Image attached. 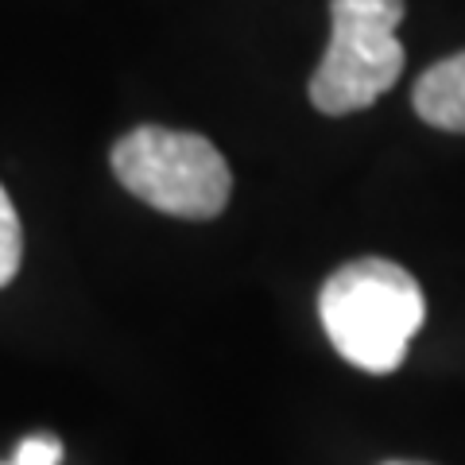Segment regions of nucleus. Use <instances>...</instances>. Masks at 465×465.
<instances>
[{
	"instance_id": "6",
	"label": "nucleus",
	"mask_w": 465,
	"mask_h": 465,
	"mask_svg": "<svg viewBox=\"0 0 465 465\" xmlns=\"http://www.w3.org/2000/svg\"><path fill=\"white\" fill-rule=\"evenodd\" d=\"M63 461V442L51 434H32L16 450V465H58Z\"/></svg>"
},
{
	"instance_id": "7",
	"label": "nucleus",
	"mask_w": 465,
	"mask_h": 465,
	"mask_svg": "<svg viewBox=\"0 0 465 465\" xmlns=\"http://www.w3.org/2000/svg\"><path fill=\"white\" fill-rule=\"evenodd\" d=\"M384 465H427V461H403L400 458V461H384Z\"/></svg>"
},
{
	"instance_id": "8",
	"label": "nucleus",
	"mask_w": 465,
	"mask_h": 465,
	"mask_svg": "<svg viewBox=\"0 0 465 465\" xmlns=\"http://www.w3.org/2000/svg\"><path fill=\"white\" fill-rule=\"evenodd\" d=\"M12 465H16V461H12Z\"/></svg>"
},
{
	"instance_id": "1",
	"label": "nucleus",
	"mask_w": 465,
	"mask_h": 465,
	"mask_svg": "<svg viewBox=\"0 0 465 465\" xmlns=\"http://www.w3.org/2000/svg\"><path fill=\"white\" fill-rule=\"evenodd\" d=\"M318 318L330 345L361 372L388 376L403 365L407 345L427 318L423 287L403 264L361 256L322 283Z\"/></svg>"
},
{
	"instance_id": "4",
	"label": "nucleus",
	"mask_w": 465,
	"mask_h": 465,
	"mask_svg": "<svg viewBox=\"0 0 465 465\" xmlns=\"http://www.w3.org/2000/svg\"><path fill=\"white\" fill-rule=\"evenodd\" d=\"M411 105L423 124L442 133H465V51L423 70L411 90Z\"/></svg>"
},
{
	"instance_id": "2",
	"label": "nucleus",
	"mask_w": 465,
	"mask_h": 465,
	"mask_svg": "<svg viewBox=\"0 0 465 465\" xmlns=\"http://www.w3.org/2000/svg\"><path fill=\"white\" fill-rule=\"evenodd\" d=\"M113 174L128 194L186 222H210L229 206L232 174L225 155L198 133L143 124L116 140Z\"/></svg>"
},
{
	"instance_id": "3",
	"label": "nucleus",
	"mask_w": 465,
	"mask_h": 465,
	"mask_svg": "<svg viewBox=\"0 0 465 465\" xmlns=\"http://www.w3.org/2000/svg\"><path fill=\"white\" fill-rule=\"evenodd\" d=\"M403 0H330V43L311 78V101L326 116H349L381 101L403 74Z\"/></svg>"
},
{
	"instance_id": "5",
	"label": "nucleus",
	"mask_w": 465,
	"mask_h": 465,
	"mask_svg": "<svg viewBox=\"0 0 465 465\" xmlns=\"http://www.w3.org/2000/svg\"><path fill=\"white\" fill-rule=\"evenodd\" d=\"M24 256V232H20V213L12 206V198L0 186V287L12 283V275L20 272Z\"/></svg>"
}]
</instances>
